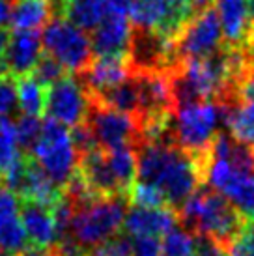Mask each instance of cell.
<instances>
[{"label":"cell","mask_w":254,"mask_h":256,"mask_svg":"<svg viewBox=\"0 0 254 256\" xmlns=\"http://www.w3.org/2000/svg\"><path fill=\"white\" fill-rule=\"evenodd\" d=\"M134 150L136 184L157 189L166 208L176 214L198 187L206 184L204 164L176 144L142 142Z\"/></svg>","instance_id":"obj_1"},{"label":"cell","mask_w":254,"mask_h":256,"mask_svg":"<svg viewBox=\"0 0 254 256\" xmlns=\"http://www.w3.org/2000/svg\"><path fill=\"white\" fill-rule=\"evenodd\" d=\"M180 222L192 236H210L228 247L245 226V217L210 185H200L178 212Z\"/></svg>","instance_id":"obj_2"},{"label":"cell","mask_w":254,"mask_h":256,"mask_svg":"<svg viewBox=\"0 0 254 256\" xmlns=\"http://www.w3.org/2000/svg\"><path fill=\"white\" fill-rule=\"evenodd\" d=\"M222 126H226V110L219 101L180 105L172 116V138L176 146L196 157L206 170L212 144Z\"/></svg>","instance_id":"obj_3"},{"label":"cell","mask_w":254,"mask_h":256,"mask_svg":"<svg viewBox=\"0 0 254 256\" xmlns=\"http://www.w3.org/2000/svg\"><path fill=\"white\" fill-rule=\"evenodd\" d=\"M127 208V196H98L75 206L68 236L73 238L82 249L90 250L118 234V230L124 226Z\"/></svg>","instance_id":"obj_4"},{"label":"cell","mask_w":254,"mask_h":256,"mask_svg":"<svg viewBox=\"0 0 254 256\" xmlns=\"http://www.w3.org/2000/svg\"><path fill=\"white\" fill-rule=\"evenodd\" d=\"M30 157L60 189L70 182L78 166V154L71 140V131L49 118L43 120L42 135Z\"/></svg>","instance_id":"obj_5"},{"label":"cell","mask_w":254,"mask_h":256,"mask_svg":"<svg viewBox=\"0 0 254 256\" xmlns=\"http://www.w3.org/2000/svg\"><path fill=\"white\" fill-rule=\"evenodd\" d=\"M43 52L56 60L70 75H80L92 62L94 49L88 32L80 30L66 17H52L43 28Z\"/></svg>","instance_id":"obj_6"},{"label":"cell","mask_w":254,"mask_h":256,"mask_svg":"<svg viewBox=\"0 0 254 256\" xmlns=\"http://www.w3.org/2000/svg\"><path fill=\"white\" fill-rule=\"evenodd\" d=\"M224 47V36L215 6L194 12L176 36V58L180 62L210 58Z\"/></svg>","instance_id":"obj_7"},{"label":"cell","mask_w":254,"mask_h":256,"mask_svg":"<svg viewBox=\"0 0 254 256\" xmlns=\"http://www.w3.org/2000/svg\"><path fill=\"white\" fill-rule=\"evenodd\" d=\"M92 108V98L78 77L66 75L47 88L45 118L73 129L84 124Z\"/></svg>","instance_id":"obj_8"},{"label":"cell","mask_w":254,"mask_h":256,"mask_svg":"<svg viewBox=\"0 0 254 256\" xmlns=\"http://www.w3.org/2000/svg\"><path fill=\"white\" fill-rule=\"evenodd\" d=\"M192 15L189 0H134L129 21L134 30H154L176 38Z\"/></svg>","instance_id":"obj_9"},{"label":"cell","mask_w":254,"mask_h":256,"mask_svg":"<svg viewBox=\"0 0 254 256\" xmlns=\"http://www.w3.org/2000/svg\"><path fill=\"white\" fill-rule=\"evenodd\" d=\"M206 185L230 200L247 220H254V172H243L224 159L210 156L206 166Z\"/></svg>","instance_id":"obj_10"},{"label":"cell","mask_w":254,"mask_h":256,"mask_svg":"<svg viewBox=\"0 0 254 256\" xmlns=\"http://www.w3.org/2000/svg\"><path fill=\"white\" fill-rule=\"evenodd\" d=\"M86 124L92 129L98 146L105 152L122 146H136L140 140L138 116L103 107L94 101Z\"/></svg>","instance_id":"obj_11"},{"label":"cell","mask_w":254,"mask_h":256,"mask_svg":"<svg viewBox=\"0 0 254 256\" xmlns=\"http://www.w3.org/2000/svg\"><path fill=\"white\" fill-rule=\"evenodd\" d=\"M131 72H172L178 66L176 38L154 30H134L129 47Z\"/></svg>","instance_id":"obj_12"},{"label":"cell","mask_w":254,"mask_h":256,"mask_svg":"<svg viewBox=\"0 0 254 256\" xmlns=\"http://www.w3.org/2000/svg\"><path fill=\"white\" fill-rule=\"evenodd\" d=\"M138 90V118L174 112V94L168 72L133 73Z\"/></svg>","instance_id":"obj_13"},{"label":"cell","mask_w":254,"mask_h":256,"mask_svg":"<svg viewBox=\"0 0 254 256\" xmlns=\"http://www.w3.org/2000/svg\"><path fill=\"white\" fill-rule=\"evenodd\" d=\"M133 75L127 56H96L84 72L78 75L80 82L88 90L90 98L96 100L105 92L112 90Z\"/></svg>","instance_id":"obj_14"},{"label":"cell","mask_w":254,"mask_h":256,"mask_svg":"<svg viewBox=\"0 0 254 256\" xmlns=\"http://www.w3.org/2000/svg\"><path fill=\"white\" fill-rule=\"evenodd\" d=\"M134 28L127 15L106 14L101 24L90 36L94 54L96 56H127Z\"/></svg>","instance_id":"obj_15"},{"label":"cell","mask_w":254,"mask_h":256,"mask_svg":"<svg viewBox=\"0 0 254 256\" xmlns=\"http://www.w3.org/2000/svg\"><path fill=\"white\" fill-rule=\"evenodd\" d=\"M43 54L42 36L38 32H12L6 49V75L17 78L32 75Z\"/></svg>","instance_id":"obj_16"},{"label":"cell","mask_w":254,"mask_h":256,"mask_svg":"<svg viewBox=\"0 0 254 256\" xmlns=\"http://www.w3.org/2000/svg\"><path fill=\"white\" fill-rule=\"evenodd\" d=\"M178 214L170 208L131 206L124 219V230L129 238H161L178 224Z\"/></svg>","instance_id":"obj_17"},{"label":"cell","mask_w":254,"mask_h":256,"mask_svg":"<svg viewBox=\"0 0 254 256\" xmlns=\"http://www.w3.org/2000/svg\"><path fill=\"white\" fill-rule=\"evenodd\" d=\"M26 245L28 240L21 222V198L0 185V249L17 254Z\"/></svg>","instance_id":"obj_18"},{"label":"cell","mask_w":254,"mask_h":256,"mask_svg":"<svg viewBox=\"0 0 254 256\" xmlns=\"http://www.w3.org/2000/svg\"><path fill=\"white\" fill-rule=\"evenodd\" d=\"M78 172L96 196H124L116 184L105 150H94L78 157Z\"/></svg>","instance_id":"obj_19"},{"label":"cell","mask_w":254,"mask_h":256,"mask_svg":"<svg viewBox=\"0 0 254 256\" xmlns=\"http://www.w3.org/2000/svg\"><path fill=\"white\" fill-rule=\"evenodd\" d=\"M21 222L26 240L38 247H52L56 240V228L52 208L36 200L21 198Z\"/></svg>","instance_id":"obj_20"},{"label":"cell","mask_w":254,"mask_h":256,"mask_svg":"<svg viewBox=\"0 0 254 256\" xmlns=\"http://www.w3.org/2000/svg\"><path fill=\"white\" fill-rule=\"evenodd\" d=\"M226 47H243L252 26L247 0H215Z\"/></svg>","instance_id":"obj_21"},{"label":"cell","mask_w":254,"mask_h":256,"mask_svg":"<svg viewBox=\"0 0 254 256\" xmlns=\"http://www.w3.org/2000/svg\"><path fill=\"white\" fill-rule=\"evenodd\" d=\"M54 0H14L10 26L12 32H38L52 21Z\"/></svg>","instance_id":"obj_22"},{"label":"cell","mask_w":254,"mask_h":256,"mask_svg":"<svg viewBox=\"0 0 254 256\" xmlns=\"http://www.w3.org/2000/svg\"><path fill=\"white\" fill-rule=\"evenodd\" d=\"M226 110V128L228 133L254 148V100L219 101Z\"/></svg>","instance_id":"obj_23"},{"label":"cell","mask_w":254,"mask_h":256,"mask_svg":"<svg viewBox=\"0 0 254 256\" xmlns=\"http://www.w3.org/2000/svg\"><path fill=\"white\" fill-rule=\"evenodd\" d=\"M62 17L84 32H94L106 17L103 0H71L60 10Z\"/></svg>","instance_id":"obj_24"},{"label":"cell","mask_w":254,"mask_h":256,"mask_svg":"<svg viewBox=\"0 0 254 256\" xmlns=\"http://www.w3.org/2000/svg\"><path fill=\"white\" fill-rule=\"evenodd\" d=\"M106 157H108L116 184L120 187V192L129 198L136 184V150L134 146H122L116 150H108Z\"/></svg>","instance_id":"obj_25"},{"label":"cell","mask_w":254,"mask_h":256,"mask_svg":"<svg viewBox=\"0 0 254 256\" xmlns=\"http://www.w3.org/2000/svg\"><path fill=\"white\" fill-rule=\"evenodd\" d=\"M92 101L98 105H103V107L120 110V112L138 116V90H136L133 75L127 78L126 82H122L120 86L108 90V92H105L103 96H99Z\"/></svg>","instance_id":"obj_26"},{"label":"cell","mask_w":254,"mask_h":256,"mask_svg":"<svg viewBox=\"0 0 254 256\" xmlns=\"http://www.w3.org/2000/svg\"><path fill=\"white\" fill-rule=\"evenodd\" d=\"M17 98H19V110H21V114L40 118L45 112L47 88L40 84L32 75L17 78Z\"/></svg>","instance_id":"obj_27"},{"label":"cell","mask_w":254,"mask_h":256,"mask_svg":"<svg viewBox=\"0 0 254 256\" xmlns=\"http://www.w3.org/2000/svg\"><path fill=\"white\" fill-rule=\"evenodd\" d=\"M21 150L15 138V126L12 120H0V180L21 157Z\"/></svg>","instance_id":"obj_28"},{"label":"cell","mask_w":254,"mask_h":256,"mask_svg":"<svg viewBox=\"0 0 254 256\" xmlns=\"http://www.w3.org/2000/svg\"><path fill=\"white\" fill-rule=\"evenodd\" d=\"M15 126V138H17V146L21 150V154L30 156V152L34 150L38 138L42 135L43 122L38 116H26L21 114L17 120L14 122Z\"/></svg>","instance_id":"obj_29"},{"label":"cell","mask_w":254,"mask_h":256,"mask_svg":"<svg viewBox=\"0 0 254 256\" xmlns=\"http://www.w3.org/2000/svg\"><path fill=\"white\" fill-rule=\"evenodd\" d=\"M161 256H194V236L184 226H174L162 236Z\"/></svg>","instance_id":"obj_30"},{"label":"cell","mask_w":254,"mask_h":256,"mask_svg":"<svg viewBox=\"0 0 254 256\" xmlns=\"http://www.w3.org/2000/svg\"><path fill=\"white\" fill-rule=\"evenodd\" d=\"M17 110V80H14L12 75H0V120H12Z\"/></svg>","instance_id":"obj_31"},{"label":"cell","mask_w":254,"mask_h":256,"mask_svg":"<svg viewBox=\"0 0 254 256\" xmlns=\"http://www.w3.org/2000/svg\"><path fill=\"white\" fill-rule=\"evenodd\" d=\"M86 256H133V240L127 234H116L92 247Z\"/></svg>","instance_id":"obj_32"},{"label":"cell","mask_w":254,"mask_h":256,"mask_svg":"<svg viewBox=\"0 0 254 256\" xmlns=\"http://www.w3.org/2000/svg\"><path fill=\"white\" fill-rule=\"evenodd\" d=\"M66 75H70V73L66 72L56 60H52V58L47 56V54H43V58L38 62L36 70L32 72V77H34L40 84L45 86V88H49L50 84L58 82V80L64 78Z\"/></svg>","instance_id":"obj_33"},{"label":"cell","mask_w":254,"mask_h":256,"mask_svg":"<svg viewBox=\"0 0 254 256\" xmlns=\"http://www.w3.org/2000/svg\"><path fill=\"white\" fill-rule=\"evenodd\" d=\"M129 206L138 208H166L162 194L157 189L144 184H134L133 191L129 194Z\"/></svg>","instance_id":"obj_34"},{"label":"cell","mask_w":254,"mask_h":256,"mask_svg":"<svg viewBox=\"0 0 254 256\" xmlns=\"http://www.w3.org/2000/svg\"><path fill=\"white\" fill-rule=\"evenodd\" d=\"M230 256H254V220H245L240 236L228 245Z\"/></svg>","instance_id":"obj_35"},{"label":"cell","mask_w":254,"mask_h":256,"mask_svg":"<svg viewBox=\"0 0 254 256\" xmlns=\"http://www.w3.org/2000/svg\"><path fill=\"white\" fill-rule=\"evenodd\" d=\"M133 256H161L159 238H133Z\"/></svg>","instance_id":"obj_36"},{"label":"cell","mask_w":254,"mask_h":256,"mask_svg":"<svg viewBox=\"0 0 254 256\" xmlns=\"http://www.w3.org/2000/svg\"><path fill=\"white\" fill-rule=\"evenodd\" d=\"M103 4L106 8V14H118V15H127L133 8L134 0H103Z\"/></svg>","instance_id":"obj_37"},{"label":"cell","mask_w":254,"mask_h":256,"mask_svg":"<svg viewBox=\"0 0 254 256\" xmlns=\"http://www.w3.org/2000/svg\"><path fill=\"white\" fill-rule=\"evenodd\" d=\"M10 32L6 28H0V75H6V49Z\"/></svg>","instance_id":"obj_38"},{"label":"cell","mask_w":254,"mask_h":256,"mask_svg":"<svg viewBox=\"0 0 254 256\" xmlns=\"http://www.w3.org/2000/svg\"><path fill=\"white\" fill-rule=\"evenodd\" d=\"M12 0H0V28H6L10 24V17H12Z\"/></svg>","instance_id":"obj_39"},{"label":"cell","mask_w":254,"mask_h":256,"mask_svg":"<svg viewBox=\"0 0 254 256\" xmlns=\"http://www.w3.org/2000/svg\"><path fill=\"white\" fill-rule=\"evenodd\" d=\"M189 2H190V6H192V10L198 12V10H204V8H208V6H213L215 0H189Z\"/></svg>","instance_id":"obj_40"},{"label":"cell","mask_w":254,"mask_h":256,"mask_svg":"<svg viewBox=\"0 0 254 256\" xmlns=\"http://www.w3.org/2000/svg\"><path fill=\"white\" fill-rule=\"evenodd\" d=\"M245 47H247L248 52H250V54H252V58H254V22H252V26H250L248 40H247V43H245Z\"/></svg>","instance_id":"obj_41"},{"label":"cell","mask_w":254,"mask_h":256,"mask_svg":"<svg viewBox=\"0 0 254 256\" xmlns=\"http://www.w3.org/2000/svg\"><path fill=\"white\" fill-rule=\"evenodd\" d=\"M247 8H248V15H250V21L254 22V0H247Z\"/></svg>","instance_id":"obj_42"},{"label":"cell","mask_w":254,"mask_h":256,"mask_svg":"<svg viewBox=\"0 0 254 256\" xmlns=\"http://www.w3.org/2000/svg\"><path fill=\"white\" fill-rule=\"evenodd\" d=\"M0 256H15V254H12V252H8V250H4V249H0Z\"/></svg>","instance_id":"obj_43"},{"label":"cell","mask_w":254,"mask_h":256,"mask_svg":"<svg viewBox=\"0 0 254 256\" xmlns=\"http://www.w3.org/2000/svg\"><path fill=\"white\" fill-rule=\"evenodd\" d=\"M54 2H60V10H62L64 4H68V2H71V0H54Z\"/></svg>","instance_id":"obj_44"},{"label":"cell","mask_w":254,"mask_h":256,"mask_svg":"<svg viewBox=\"0 0 254 256\" xmlns=\"http://www.w3.org/2000/svg\"><path fill=\"white\" fill-rule=\"evenodd\" d=\"M0 185H2V184H0Z\"/></svg>","instance_id":"obj_45"}]
</instances>
